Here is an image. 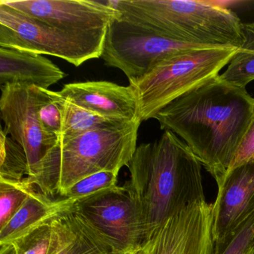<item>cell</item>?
<instances>
[{
  "label": "cell",
  "mask_w": 254,
  "mask_h": 254,
  "mask_svg": "<svg viewBox=\"0 0 254 254\" xmlns=\"http://www.w3.org/2000/svg\"><path fill=\"white\" fill-rule=\"evenodd\" d=\"M254 98L220 75L175 99L154 119L191 148L218 187L251 124Z\"/></svg>",
  "instance_id": "1"
},
{
  "label": "cell",
  "mask_w": 254,
  "mask_h": 254,
  "mask_svg": "<svg viewBox=\"0 0 254 254\" xmlns=\"http://www.w3.org/2000/svg\"><path fill=\"white\" fill-rule=\"evenodd\" d=\"M127 168L146 238L172 215L206 200L201 163L170 130L137 146Z\"/></svg>",
  "instance_id": "2"
},
{
  "label": "cell",
  "mask_w": 254,
  "mask_h": 254,
  "mask_svg": "<svg viewBox=\"0 0 254 254\" xmlns=\"http://www.w3.org/2000/svg\"><path fill=\"white\" fill-rule=\"evenodd\" d=\"M119 16L184 44L240 48L243 23L224 5L196 0H108Z\"/></svg>",
  "instance_id": "3"
},
{
  "label": "cell",
  "mask_w": 254,
  "mask_h": 254,
  "mask_svg": "<svg viewBox=\"0 0 254 254\" xmlns=\"http://www.w3.org/2000/svg\"><path fill=\"white\" fill-rule=\"evenodd\" d=\"M139 120L110 128L87 132L58 142L41 160L28 181L43 194L62 197L78 181L101 172L120 174L128 166L136 148Z\"/></svg>",
  "instance_id": "4"
},
{
  "label": "cell",
  "mask_w": 254,
  "mask_h": 254,
  "mask_svg": "<svg viewBox=\"0 0 254 254\" xmlns=\"http://www.w3.org/2000/svg\"><path fill=\"white\" fill-rule=\"evenodd\" d=\"M239 49L205 47L175 53L140 78L129 81L139 102V118L146 121L171 102L219 75Z\"/></svg>",
  "instance_id": "5"
},
{
  "label": "cell",
  "mask_w": 254,
  "mask_h": 254,
  "mask_svg": "<svg viewBox=\"0 0 254 254\" xmlns=\"http://www.w3.org/2000/svg\"><path fill=\"white\" fill-rule=\"evenodd\" d=\"M105 40L66 33L0 2V47L60 58L78 67L101 58Z\"/></svg>",
  "instance_id": "6"
},
{
  "label": "cell",
  "mask_w": 254,
  "mask_h": 254,
  "mask_svg": "<svg viewBox=\"0 0 254 254\" xmlns=\"http://www.w3.org/2000/svg\"><path fill=\"white\" fill-rule=\"evenodd\" d=\"M205 47L164 38L118 14L108 26L101 59L107 66L120 69L131 81L175 53Z\"/></svg>",
  "instance_id": "7"
},
{
  "label": "cell",
  "mask_w": 254,
  "mask_h": 254,
  "mask_svg": "<svg viewBox=\"0 0 254 254\" xmlns=\"http://www.w3.org/2000/svg\"><path fill=\"white\" fill-rule=\"evenodd\" d=\"M74 206L103 235L112 254H136L140 249L146 235L128 182Z\"/></svg>",
  "instance_id": "8"
},
{
  "label": "cell",
  "mask_w": 254,
  "mask_h": 254,
  "mask_svg": "<svg viewBox=\"0 0 254 254\" xmlns=\"http://www.w3.org/2000/svg\"><path fill=\"white\" fill-rule=\"evenodd\" d=\"M0 115L3 130L24 150L29 172L33 178L41 160L57 143L47 136L41 127L38 112L48 97L49 90L35 86L8 84L1 86Z\"/></svg>",
  "instance_id": "9"
},
{
  "label": "cell",
  "mask_w": 254,
  "mask_h": 254,
  "mask_svg": "<svg viewBox=\"0 0 254 254\" xmlns=\"http://www.w3.org/2000/svg\"><path fill=\"white\" fill-rule=\"evenodd\" d=\"M13 9L63 32L82 38L105 39L118 11L108 1L0 0Z\"/></svg>",
  "instance_id": "10"
},
{
  "label": "cell",
  "mask_w": 254,
  "mask_h": 254,
  "mask_svg": "<svg viewBox=\"0 0 254 254\" xmlns=\"http://www.w3.org/2000/svg\"><path fill=\"white\" fill-rule=\"evenodd\" d=\"M213 203L197 202L168 218L136 254H213Z\"/></svg>",
  "instance_id": "11"
},
{
  "label": "cell",
  "mask_w": 254,
  "mask_h": 254,
  "mask_svg": "<svg viewBox=\"0 0 254 254\" xmlns=\"http://www.w3.org/2000/svg\"><path fill=\"white\" fill-rule=\"evenodd\" d=\"M213 203L215 247L224 243L254 209V160L230 172Z\"/></svg>",
  "instance_id": "12"
},
{
  "label": "cell",
  "mask_w": 254,
  "mask_h": 254,
  "mask_svg": "<svg viewBox=\"0 0 254 254\" xmlns=\"http://www.w3.org/2000/svg\"><path fill=\"white\" fill-rule=\"evenodd\" d=\"M59 93L75 105L102 117L141 121L139 102L130 85L121 86L106 81L69 83Z\"/></svg>",
  "instance_id": "13"
},
{
  "label": "cell",
  "mask_w": 254,
  "mask_h": 254,
  "mask_svg": "<svg viewBox=\"0 0 254 254\" xmlns=\"http://www.w3.org/2000/svg\"><path fill=\"white\" fill-rule=\"evenodd\" d=\"M65 73L41 55L0 47V84H20L47 89L57 84Z\"/></svg>",
  "instance_id": "14"
},
{
  "label": "cell",
  "mask_w": 254,
  "mask_h": 254,
  "mask_svg": "<svg viewBox=\"0 0 254 254\" xmlns=\"http://www.w3.org/2000/svg\"><path fill=\"white\" fill-rule=\"evenodd\" d=\"M57 237L50 254H112L103 235L75 206L53 218Z\"/></svg>",
  "instance_id": "15"
},
{
  "label": "cell",
  "mask_w": 254,
  "mask_h": 254,
  "mask_svg": "<svg viewBox=\"0 0 254 254\" xmlns=\"http://www.w3.org/2000/svg\"><path fill=\"white\" fill-rule=\"evenodd\" d=\"M73 206L64 199L52 198L35 187L32 189L18 212L0 229L2 251H12L11 246L16 242Z\"/></svg>",
  "instance_id": "16"
},
{
  "label": "cell",
  "mask_w": 254,
  "mask_h": 254,
  "mask_svg": "<svg viewBox=\"0 0 254 254\" xmlns=\"http://www.w3.org/2000/svg\"><path fill=\"white\" fill-rule=\"evenodd\" d=\"M59 102L62 111V127L58 142L69 140L91 130L117 127L130 123L95 114L64 99L59 93Z\"/></svg>",
  "instance_id": "17"
},
{
  "label": "cell",
  "mask_w": 254,
  "mask_h": 254,
  "mask_svg": "<svg viewBox=\"0 0 254 254\" xmlns=\"http://www.w3.org/2000/svg\"><path fill=\"white\" fill-rule=\"evenodd\" d=\"M243 35L242 47L220 77L233 85L246 88L254 80V22L243 23Z\"/></svg>",
  "instance_id": "18"
},
{
  "label": "cell",
  "mask_w": 254,
  "mask_h": 254,
  "mask_svg": "<svg viewBox=\"0 0 254 254\" xmlns=\"http://www.w3.org/2000/svg\"><path fill=\"white\" fill-rule=\"evenodd\" d=\"M0 178L20 181L27 177L29 166L24 150L2 128L0 131Z\"/></svg>",
  "instance_id": "19"
},
{
  "label": "cell",
  "mask_w": 254,
  "mask_h": 254,
  "mask_svg": "<svg viewBox=\"0 0 254 254\" xmlns=\"http://www.w3.org/2000/svg\"><path fill=\"white\" fill-rule=\"evenodd\" d=\"M119 173L101 172L87 177L72 185L61 198L69 204L75 205L119 187Z\"/></svg>",
  "instance_id": "20"
},
{
  "label": "cell",
  "mask_w": 254,
  "mask_h": 254,
  "mask_svg": "<svg viewBox=\"0 0 254 254\" xmlns=\"http://www.w3.org/2000/svg\"><path fill=\"white\" fill-rule=\"evenodd\" d=\"M35 187L26 178L20 181L0 178V229L18 212Z\"/></svg>",
  "instance_id": "21"
},
{
  "label": "cell",
  "mask_w": 254,
  "mask_h": 254,
  "mask_svg": "<svg viewBox=\"0 0 254 254\" xmlns=\"http://www.w3.org/2000/svg\"><path fill=\"white\" fill-rule=\"evenodd\" d=\"M57 237L53 218L11 246L14 254H50Z\"/></svg>",
  "instance_id": "22"
},
{
  "label": "cell",
  "mask_w": 254,
  "mask_h": 254,
  "mask_svg": "<svg viewBox=\"0 0 254 254\" xmlns=\"http://www.w3.org/2000/svg\"><path fill=\"white\" fill-rule=\"evenodd\" d=\"M254 245V209L236 231L219 246L213 254H247Z\"/></svg>",
  "instance_id": "23"
},
{
  "label": "cell",
  "mask_w": 254,
  "mask_h": 254,
  "mask_svg": "<svg viewBox=\"0 0 254 254\" xmlns=\"http://www.w3.org/2000/svg\"><path fill=\"white\" fill-rule=\"evenodd\" d=\"M38 117L45 134L58 142L62 127V111L58 92L49 90L48 97L40 108Z\"/></svg>",
  "instance_id": "24"
},
{
  "label": "cell",
  "mask_w": 254,
  "mask_h": 254,
  "mask_svg": "<svg viewBox=\"0 0 254 254\" xmlns=\"http://www.w3.org/2000/svg\"><path fill=\"white\" fill-rule=\"evenodd\" d=\"M254 160V102L253 106L252 119L251 124L241 142L240 146L235 156L234 160L229 169L228 175L231 171L242 165Z\"/></svg>",
  "instance_id": "25"
},
{
  "label": "cell",
  "mask_w": 254,
  "mask_h": 254,
  "mask_svg": "<svg viewBox=\"0 0 254 254\" xmlns=\"http://www.w3.org/2000/svg\"><path fill=\"white\" fill-rule=\"evenodd\" d=\"M254 254V245H253L252 248H251V249L249 250V251H248V254Z\"/></svg>",
  "instance_id": "26"
},
{
  "label": "cell",
  "mask_w": 254,
  "mask_h": 254,
  "mask_svg": "<svg viewBox=\"0 0 254 254\" xmlns=\"http://www.w3.org/2000/svg\"></svg>",
  "instance_id": "27"
}]
</instances>
